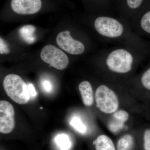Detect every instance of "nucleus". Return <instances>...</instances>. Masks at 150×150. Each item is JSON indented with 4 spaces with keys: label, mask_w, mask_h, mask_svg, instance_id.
<instances>
[{
    "label": "nucleus",
    "mask_w": 150,
    "mask_h": 150,
    "mask_svg": "<svg viewBox=\"0 0 150 150\" xmlns=\"http://www.w3.org/2000/svg\"><path fill=\"white\" fill-rule=\"evenodd\" d=\"M93 25L102 40L118 46L131 47L150 56V42L137 34L120 17L96 14Z\"/></svg>",
    "instance_id": "f257e3e1"
},
{
    "label": "nucleus",
    "mask_w": 150,
    "mask_h": 150,
    "mask_svg": "<svg viewBox=\"0 0 150 150\" xmlns=\"http://www.w3.org/2000/svg\"><path fill=\"white\" fill-rule=\"evenodd\" d=\"M102 63L108 71L115 74H128L137 62L149 57L128 46H118L102 51Z\"/></svg>",
    "instance_id": "f03ea898"
},
{
    "label": "nucleus",
    "mask_w": 150,
    "mask_h": 150,
    "mask_svg": "<svg viewBox=\"0 0 150 150\" xmlns=\"http://www.w3.org/2000/svg\"><path fill=\"white\" fill-rule=\"evenodd\" d=\"M3 87L8 96L18 104L24 105L29 101L30 96L28 85L18 75H7L3 81Z\"/></svg>",
    "instance_id": "7ed1b4c3"
},
{
    "label": "nucleus",
    "mask_w": 150,
    "mask_h": 150,
    "mask_svg": "<svg viewBox=\"0 0 150 150\" xmlns=\"http://www.w3.org/2000/svg\"><path fill=\"white\" fill-rule=\"evenodd\" d=\"M97 107L105 114H112L118 110L119 100L115 92L108 86L101 84L98 87L95 95Z\"/></svg>",
    "instance_id": "20e7f679"
},
{
    "label": "nucleus",
    "mask_w": 150,
    "mask_h": 150,
    "mask_svg": "<svg viewBox=\"0 0 150 150\" xmlns=\"http://www.w3.org/2000/svg\"><path fill=\"white\" fill-rule=\"evenodd\" d=\"M40 56L43 62L58 70L65 69L69 62L66 54L53 45L44 46L40 52Z\"/></svg>",
    "instance_id": "39448f33"
},
{
    "label": "nucleus",
    "mask_w": 150,
    "mask_h": 150,
    "mask_svg": "<svg viewBox=\"0 0 150 150\" xmlns=\"http://www.w3.org/2000/svg\"><path fill=\"white\" fill-rule=\"evenodd\" d=\"M147 0H113L115 11L130 26Z\"/></svg>",
    "instance_id": "423d86ee"
},
{
    "label": "nucleus",
    "mask_w": 150,
    "mask_h": 150,
    "mask_svg": "<svg viewBox=\"0 0 150 150\" xmlns=\"http://www.w3.org/2000/svg\"><path fill=\"white\" fill-rule=\"evenodd\" d=\"M130 27L140 36L150 39V0H147L131 22Z\"/></svg>",
    "instance_id": "0eeeda50"
},
{
    "label": "nucleus",
    "mask_w": 150,
    "mask_h": 150,
    "mask_svg": "<svg viewBox=\"0 0 150 150\" xmlns=\"http://www.w3.org/2000/svg\"><path fill=\"white\" fill-rule=\"evenodd\" d=\"M69 30L59 33L56 38V42L63 50L69 54L79 55L83 54L86 50L84 43L80 40L74 39Z\"/></svg>",
    "instance_id": "6e6552de"
},
{
    "label": "nucleus",
    "mask_w": 150,
    "mask_h": 150,
    "mask_svg": "<svg viewBox=\"0 0 150 150\" xmlns=\"http://www.w3.org/2000/svg\"><path fill=\"white\" fill-rule=\"evenodd\" d=\"M15 126V110L10 103L4 100L0 101V132L9 134Z\"/></svg>",
    "instance_id": "1a4fd4ad"
},
{
    "label": "nucleus",
    "mask_w": 150,
    "mask_h": 150,
    "mask_svg": "<svg viewBox=\"0 0 150 150\" xmlns=\"http://www.w3.org/2000/svg\"><path fill=\"white\" fill-rule=\"evenodd\" d=\"M41 0H11V7L14 12L19 15H33L42 8Z\"/></svg>",
    "instance_id": "9d476101"
},
{
    "label": "nucleus",
    "mask_w": 150,
    "mask_h": 150,
    "mask_svg": "<svg viewBox=\"0 0 150 150\" xmlns=\"http://www.w3.org/2000/svg\"><path fill=\"white\" fill-rule=\"evenodd\" d=\"M112 114L108 127L112 134H118L124 128L125 123L129 119V114L126 110H117Z\"/></svg>",
    "instance_id": "9b49d317"
},
{
    "label": "nucleus",
    "mask_w": 150,
    "mask_h": 150,
    "mask_svg": "<svg viewBox=\"0 0 150 150\" xmlns=\"http://www.w3.org/2000/svg\"><path fill=\"white\" fill-rule=\"evenodd\" d=\"M79 89L83 104L86 106H91L94 102V96L90 83L88 81H83L79 84Z\"/></svg>",
    "instance_id": "f8f14e48"
},
{
    "label": "nucleus",
    "mask_w": 150,
    "mask_h": 150,
    "mask_svg": "<svg viewBox=\"0 0 150 150\" xmlns=\"http://www.w3.org/2000/svg\"><path fill=\"white\" fill-rule=\"evenodd\" d=\"M96 14L113 15V0H91Z\"/></svg>",
    "instance_id": "ddd939ff"
},
{
    "label": "nucleus",
    "mask_w": 150,
    "mask_h": 150,
    "mask_svg": "<svg viewBox=\"0 0 150 150\" xmlns=\"http://www.w3.org/2000/svg\"><path fill=\"white\" fill-rule=\"evenodd\" d=\"M96 150H115V146L111 139L106 135H100L95 141Z\"/></svg>",
    "instance_id": "4468645a"
},
{
    "label": "nucleus",
    "mask_w": 150,
    "mask_h": 150,
    "mask_svg": "<svg viewBox=\"0 0 150 150\" xmlns=\"http://www.w3.org/2000/svg\"><path fill=\"white\" fill-rule=\"evenodd\" d=\"M134 140L130 134H126L118 140L117 150H134Z\"/></svg>",
    "instance_id": "2eb2a0df"
},
{
    "label": "nucleus",
    "mask_w": 150,
    "mask_h": 150,
    "mask_svg": "<svg viewBox=\"0 0 150 150\" xmlns=\"http://www.w3.org/2000/svg\"><path fill=\"white\" fill-rule=\"evenodd\" d=\"M35 26L30 25L23 26L20 29L19 33L21 37L28 43H33L35 41Z\"/></svg>",
    "instance_id": "dca6fc26"
},
{
    "label": "nucleus",
    "mask_w": 150,
    "mask_h": 150,
    "mask_svg": "<svg viewBox=\"0 0 150 150\" xmlns=\"http://www.w3.org/2000/svg\"><path fill=\"white\" fill-rule=\"evenodd\" d=\"M56 146L60 150H69L72 146L69 136L65 134H58L55 138Z\"/></svg>",
    "instance_id": "f3484780"
},
{
    "label": "nucleus",
    "mask_w": 150,
    "mask_h": 150,
    "mask_svg": "<svg viewBox=\"0 0 150 150\" xmlns=\"http://www.w3.org/2000/svg\"><path fill=\"white\" fill-rule=\"evenodd\" d=\"M139 82L143 88L150 92V65L142 73L140 77Z\"/></svg>",
    "instance_id": "a211bd4d"
},
{
    "label": "nucleus",
    "mask_w": 150,
    "mask_h": 150,
    "mask_svg": "<svg viewBox=\"0 0 150 150\" xmlns=\"http://www.w3.org/2000/svg\"><path fill=\"white\" fill-rule=\"evenodd\" d=\"M70 124L76 130L81 134H84L87 131V128L82 121L77 117H74L72 118Z\"/></svg>",
    "instance_id": "6ab92c4d"
},
{
    "label": "nucleus",
    "mask_w": 150,
    "mask_h": 150,
    "mask_svg": "<svg viewBox=\"0 0 150 150\" xmlns=\"http://www.w3.org/2000/svg\"><path fill=\"white\" fill-rule=\"evenodd\" d=\"M144 150H150V129H146L143 135Z\"/></svg>",
    "instance_id": "aec40b11"
},
{
    "label": "nucleus",
    "mask_w": 150,
    "mask_h": 150,
    "mask_svg": "<svg viewBox=\"0 0 150 150\" xmlns=\"http://www.w3.org/2000/svg\"><path fill=\"white\" fill-rule=\"evenodd\" d=\"M42 88L46 92H51L52 90V84L48 80H44L41 82Z\"/></svg>",
    "instance_id": "412c9836"
},
{
    "label": "nucleus",
    "mask_w": 150,
    "mask_h": 150,
    "mask_svg": "<svg viewBox=\"0 0 150 150\" xmlns=\"http://www.w3.org/2000/svg\"><path fill=\"white\" fill-rule=\"evenodd\" d=\"M1 42H0V45H1V54H8L9 52V50L8 48V46L7 45L6 43L4 41L2 38H1Z\"/></svg>",
    "instance_id": "4be33fe9"
},
{
    "label": "nucleus",
    "mask_w": 150,
    "mask_h": 150,
    "mask_svg": "<svg viewBox=\"0 0 150 150\" xmlns=\"http://www.w3.org/2000/svg\"><path fill=\"white\" fill-rule=\"evenodd\" d=\"M28 91H29L30 96L32 97H35L37 95V92L34 86L32 83H29L28 85Z\"/></svg>",
    "instance_id": "5701e85b"
}]
</instances>
